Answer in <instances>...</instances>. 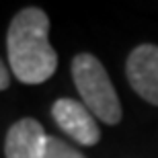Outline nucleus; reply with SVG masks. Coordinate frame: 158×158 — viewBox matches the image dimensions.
<instances>
[{"label":"nucleus","mask_w":158,"mask_h":158,"mask_svg":"<svg viewBox=\"0 0 158 158\" xmlns=\"http://www.w3.org/2000/svg\"><path fill=\"white\" fill-rule=\"evenodd\" d=\"M72 78L84 107L94 117H99L107 125H115L121 121L123 113L115 86L103 64L93 53H78L72 60Z\"/></svg>","instance_id":"f03ea898"},{"label":"nucleus","mask_w":158,"mask_h":158,"mask_svg":"<svg viewBox=\"0 0 158 158\" xmlns=\"http://www.w3.org/2000/svg\"><path fill=\"white\" fill-rule=\"evenodd\" d=\"M12 74L23 84H41L58 68V53L49 43V17L29 6L15 15L6 33Z\"/></svg>","instance_id":"f257e3e1"},{"label":"nucleus","mask_w":158,"mask_h":158,"mask_svg":"<svg viewBox=\"0 0 158 158\" xmlns=\"http://www.w3.org/2000/svg\"><path fill=\"white\" fill-rule=\"evenodd\" d=\"M52 117L66 135L82 146H94L99 142L101 129L94 121V115L80 101L58 99L52 105Z\"/></svg>","instance_id":"7ed1b4c3"},{"label":"nucleus","mask_w":158,"mask_h":158,"mask_svg":"<svg viewBox=\"0 0 158 158\" xmlns=\"http://www.w3.org/2000/svg\"><path fill=\"white\" fill-rule=\"evenodd\" d=\"M45 129L41 123L31 117L19 119L12 123L4 140V156L6 158H43L47 146Z\"/></svg>","instance_id":"39448f33"},{"label":"nucleus","mask_w":158,"mask_h":158,"mask_svg":"<svg viewBox=\"0 0 158 158\" xmlns=\"http://www.w3.org/2000/svg\"><path fill=\"white\" fill-rule=\"evenodd\" d=\"M125 74L135 93L158 107V45L144 43L129 53Z\"/></svg>","instance_id":"20e7f679"},{"label":"nucleus","mask_w":158,"mask_h":158,"mask_svg":"<svg viewBox=\"0 0 158 158\" xmlns=\"http://www.w3.org/2000/svg\"><path fill=\"white\" fill-rule=\"evenodd\" d=\"M43 158H84L78 150L66 144L60 138H47V146H45V156Z\"/></svg>","instance_id":"423d86ee"},{"label":"nucleus","mask_w":158,"mask_h":158,"mask_svg":"<svg viewBox=\"0 0 158 158\" xmlns=\"http://www.w3.org/2000/svg\"><path fill=\"white\" fill-rule=\"evenodd\" d=\"M8 84H10V74H8L4 62H2V58H0V90H6Z\"/></svg>","instance_id":"0eeeda50"}]
</instances>
